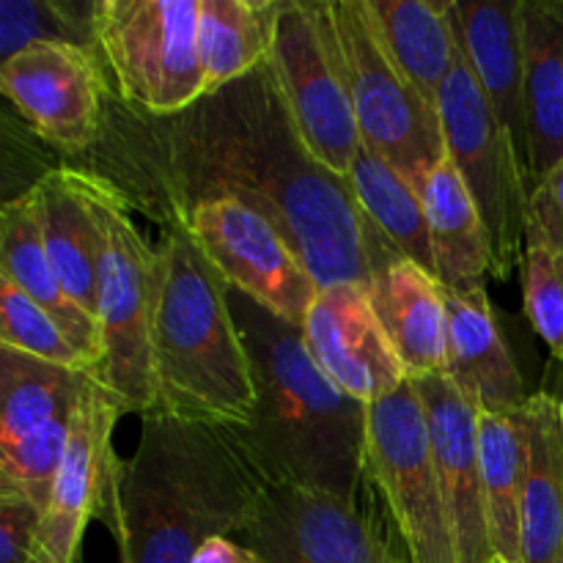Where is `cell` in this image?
Returning <instances> with one entry per match:
<instances>
[{
  "mask_svg": "<svg viewBox=\"0 0 563 563\" xmlns=\"http://www.w3.org/2000/svg\"><path fill=\"white\" fill-rule=\"evenodd\" d=\"M159 146L174 207L245 203L286 236L319 289L366 286L401 258L368 229L350 181L308 152L267 64L165 119Z\"/></svg>",
  "mask_w": 563,
  "mask_h": 563,
  "instance_id": "1",
  "label": "cell"
},
{
  "mask_svg": "<svg viewBox=\"0 0 563 563\" xmlns=\"http://www.w3.org/2000/svg\"><path fill=\"white\" fill-rule=\"evenodd\" d=\"M267 489L234 429L146 412L99 517L121 563H190L207 539L236 537Z\"/></svg>",
  "mask_w": 563,
  "mask_h": 563,
  "instance_id": "2",
  "label": "cell"
},
{
  "mask_svg": "<svg viewBox=\"0 0 563 563\" xmlns=\"http://www.w3.org/2000/svg\"><path fill=\"white\" fill-rule=\"evenodd\" d=\"M256 383V410L234 429L269 489L357 500L368 484V405L313 363L302 330L229 289Z\"/></svg>",
  "mask_w": 563,
  "mask_h": 563,
  "instance_id": "3",
  "label": "cell"
},
{
  "mask_svg": "<svg viewBox=\"0 0 563 563\" xmlns=\"http://www.w3.org/2000/svg\"><path fill=\"white\" fill-rule=\"evenodd\" d=\"M152 372V412L229 429L251 423L256 383L229 286L176 218L157 245Z\"/></svg>",
  "mask_w": 563,
  "mask_h": 563,
  "instance_id": "4",
  "label": "cell"
},
{
  "mask_svg": "<svg viewBox=\"0 0 563 563\" xmlns=\"http://www.w3.org/2000/svg\"><path fill=\"white\" fill-rule=\"evenodd\" d=\"M99 247L97 322L104 357L93 377L119 399L121 410L146 416L154 410L152 324L157 297V247L132 220L126 196L102 176L91 174Z\"/></svg>",
  "mask_w": 563,
  "mask_h": 563,
  "instance_id": "5",
  "label": "cell"
},
{
  "mask_svg": "<svg viewBox=\"0 0 563 563\" xmlns=\"http://www.w3.org/2000/svg\"><path fill=\"white\" fill-rule=\"evenodd\" d=\"M201 0H97L93 42L130 108L174 119L207 97Z\"/></svg>",
  "mask_w": 563,
  "mask_h": 563,
  "instance_id": "6",
  "label": "cell"
},
{
  "mask_svg": "<svg viewBox=\"0 0 563 563\" xmlns=\"http://www.w3.org/2000/svg\"><path fill=\"white\" fill-rule=\"evenodd\" d=\"M328 11L361 143L423 190L445 157L440 110L394 64L366 0H328Z\"/></svg>",
  "mask_w": 563,
  "mask_h": 563,
  "instance_id": "7",
  "label": "cell"
},
{
  "mask_svg": "<svg viewBox=\"0 0 563 563\" xmlns=\"http://www.w3.org/2000/svg\"><path fill=\"white\" fill-rule=\"evenodd\" d=\"M460 38V33H456ZM440 124L445 154L465 179L493 251L495 278H509L526 253L531 181L509 132L495 115L471 69L465 47L456 49L454 69L440 91Z\"/></svg>",
  "mask_w": 563,
  "mask_h": 563,
  "instance_id": "8",
  "label": "cell"
},
{
  "mask_svg": "<svg viewBox=\"0 0 563 563\" xmlns=\"http://www.w3.org/2000/svg\"><path fill=\"white\" fill-rule=\"evenodd\" d=\"M267 69L308 152L346 179L363 143L328 0H280Z\"/></svg>",
  "mask_w": 563,
  "mask_h": 563,
  "instance_id": "9",
  "label": "cell"
},
{
  "mask_svg": "<svg viewBox=\"0 0 563 563\" xmlns=\"http://www.w3.org/2000/svg\"><path fill=\"white\" fill-rule=\"evenodd\" d=\"M366 471L410 563H462L412 383L368 407Z\"/></svg>",
  "mask_w": 563,
  "mask_h": 563,
  "instance_id": "10",
  "label": "cell"
},
{
  "mask_svg": "<svg viewBox=\"0 0 563 563\" xmlns=\"http://www.w3.org/2000/svg\"><path fill=\"white\" fill-rule=\"evenodd\" d=\"M234 539L264 563H410L372 478L357 500L267 489Z\"/></svg>",
  "mask_w": 563,
  "mask_h": 563,
  "instance_id": "11",
  "label": "cell"
},
{
  "mask_svg": "<svg viewBox=\"0 0 563 563\" xmlns=\"http://www.w3.org/2000/svg\"><path fill=\"white\" fill-rule=\"evenodd\" d=\"M174 218L185 225L229 289L295 328L306 324L319 284L267 218L234 198L179 203L174 207Z\"/></svg>",
  "mask_w": 563,
  "mask_h": 563,
  "instance_id": "12",
  "label": "cell"
},
{
  "mask_svg": "<svg viewBox=\"0 0 563 563\" xmlns=\"http://www.w3.org/2000/svg\"><path fill=\"white\" fill-rule=\"evenodd\" d=\"M0 88L20 119L53 146L80 152L102 132L104 77L93 49L31 44L0 64Z\"/></svg>",
  "mask_w": 563,
  "mask_h": 563,
  "instance_id": "13",
  "label": "cell"
},
{
  "mask_svg": "<svg viewBox=\"0 0 563 563\" xmlns=\"http://www.w3.org/2000/svg\"><path fill=\"white\" fill-rule=\"evenodd\" d=\"M121 416L119 399L88 372L77 396L53 500L42 520V544L53 563H80L82 533L93 517L102 515L110 478L119 465L113 429Z\"/></svg>",
  "mask_w": 563,
  "mask_h": 563,
  "instance_id": "14",
  "label": "cell"
},
{
  "mask_svg": "<svg viewBox=\"0 0 563 563\" xmlns=\"http://www.w3.org/2000/svg\"><path fill=\"white\" fill-rule=\"evenodd\" d=\"M300 330L313 363L350 399L372 407L410 383L368 302L366 286L319 289Z\"/></svg>",
  "mask_w": 563,
  "mask_h": 563,
  "instance_id": "15",
  "label": "cell"
},
{
  "mask_svg": "<svg viewBox=\"0 0 563 563\" xmlns=\"http://www.w3.org/2000/svg\"><path fill=\"white\" fill-rule=\"evenodd\" d=\"M412 385H416L423 401V412H427L434 471H438L445 509H449L451 526H454L460 561L495 563L487 504H484L482 451H478L482 410L445 374L418 379Z\"/></svg>",
  "mask_w": 563,
  "mask_h": 563,
  "instance_id": "16",
  "label": "cell"
},
{
  "mask_svg": "<svg viewBox=\"0 0 563 563\" xmlns=\"http://www.w3.org/2000/svg\"><path fill=\"white\" fill-rule=\"evenodd\" d=\"M451 14L473 75L504 130L509 132L517 157L531 181L522 0H451Z\"/></svg>",
  "mask_w": 563,
  "mask_h": 563,
  "instance_id": "17",
  "label": "cell"
},
{
  "mask_svg": "<svg viewBox=\"0 0 563 563\" xmlns=\"http://www.w3.org/2000/svg\"><path fill=\"white\" fill-rule=\"evenodd\" d=\"M366 295L410 383L445 374L449 368L445 286L418 264L396 258L368 278Z\"/></svg>",
  "mask_w": 563,
  "mask_h": 563,
  "instance_id": "18",
  "label": "cell"
},
{
  "mask_svg": "<svg viewBox=\"0 0 563 563\" xmlns=\"http://www.w3.org/2000/svg\"><path fill=\"white\" fill-rule=\"evenodd\" d=\"M31 192L55 278L88 317L97 319L102 231L91 201V174L75 168L47 170Z\"/></svg>",
  "mask_w": 563,
  "mask_h": 563,
  "instance_id": "19",
  "label": "cell"
},
{
  "mask_svg": "<svg viewBox=\"0 0 563 563\" xmlns=\"http://www.w3.org/2000/svg\"><path fill=\"white\" fill-rule=\"evenodd\" d=\"M449 295V368L445 377L489 416H511L531 396L495 322L484 286Z\"/></svg>",
  "mask_w": 563,
  "mask_h": 563,
  "instance_id": "20",
  "label": "cell"
},
{
  "mask_svg": "<svg viewBox=\"0 0 563 563\" xmlns=\"http://www.w3.org/2000/svg\"><path fill=\"white\" fill-rule=\"evenodd\" d=\"M0 275L9 278L20 291H25L42 311H47L58 322L66 339L86 357L93 372L102 366V330H99L97 319L88 317L66 295L49 267L31 187L16 198H9L0 209Z\"/></svg>",
  "mask_w": 563,
  "mask_h": 563,
  "instance_id": "21",
  "label": "cell"
},
{
  "mask_svg": "<svg viewBox=\"0 0 563 563\" xmlns=\"http://www.w3.org/2000/svg\"><path fill=\"white\" fill-rule=\"evenodd\" d=\"M526 429L520 544L522 563H559L563 553V405L533 394L520 410Z\"/></svg>",
  "mask_w": 563,
  "mask_h": 563,
  "instance_id": "22",
  "label": "cell"
},
{
  "mask_svg": "<svg viewBox=\"0 0 563 563\" xmlns=\"http://www.w3.org/2000/svg\"><path fill=\"white\" fill-rule=\"evenodd\" d=\"M531 187L563 163V0H522Z\"/></svg>",
  "mask_w": 563,
  "mask_h": 563,
  "instance_id": "23",
  "label": "cell"
},
{
  "mask_svg": "<svg viewBox=\"0 0 563 563\" xmlns=\"http://www.w3.org/2000/svg\"><path fill=\"white\" fill-rule=\"evenodd\" d=\"M421 198L440 284L445 289L465 291L487 284L489 275L495 278L493 251L482 214L449 154L434 165Z\"/></svg>",
  "mask_w": 563,
  "mask_h": 563,
  "instance_id": "24",
  "label": "cell"
},
{
  "mask_svg": "<svg viewBox=\"0 0 563 563\" xmlns=\"http://www.w3.org/2000/svg\"><path fill=\"white\" fill-rule=\"evenodd\" d=\"M372 20L401 75L429 104L438 108L440 91L454 69L456 38L451 0H366Z\"/></svg>",
  "mask_w": 563,
  "mask_h": 563,
  "instance_id": "25",
  "label": "cell"
},
{
  "mask_svg": "<svg viewBox=\"0 0 563 563\" xmlns=\"http://www.w3.org/2000/svg\"><path fill=\"white\" fill-rule=\"evenodd\" d=\"M346 181H350V190L368 229L396 256L418 264L438 278L421 190L394 165L385 163L379 154L368 152L366 146H361V154H357Z\"/></svg>",
  "mask_w": 563,
  "mask_h": 563,
  "instance_id": "26",
  "label": "cell"
},
{
  "mask_svg": "<svg viewBox=\"0 0 563 563\" xmlns=\"http://www.w3.org/2000/svg\"><path fill=\"white\" fill-rule=\"evenodd\" d=\"M280 0H201V64L207 93L262 69L269 58Z\"/></svg>",
  "mask_w": 563,
  "mask_h": 563,
  "instance_id": "27",
  "label": "cell"
},
{
  "mask_svg": "<svg viewBox=\"0 0 563 563\" xmlns=\"http://www.w3.org/2000/svg\"><path fill=\"white\" fill-rule=\"evenodd\" d=\"M484 504L495 563H522L520 511L526 478V429L520 410L511 416L482 412L478 421Z\"/></svg>",
  "mask_w": 563,
  "mask_h": 563,
  "instance_id": "28",
  "label": "cell"
},
{
  "mask_svg": "<svg viewBox=\"0 0 563 563\" xmlns=\"http://www.w3.org/2000/svg\"><path fill=\"white\" fill-rule=\"evenodd\" d=\"M86 374L0 346V449L75 405Z\"/></svg>",
  "mask_w": 563,
  "mask_h": 563,
  "instance_id": "29",
  "label": "cell"
},
{
  "mask_svg": "<svg viewBox=\"0 0 563 563\" xmlns=\"http://www.w3.org/2000/svg\"><path fill=\"white\" fill-rule=\"evenodd\" d=\"M77 44L97 53L93 3L58 0H3L0 3V60L14 58L31 44Z\"/></svg>",
  "mask_w": 563,
  "mask_h": 563,
  "instance_id": "30",
  "label": "cell"
},
{
  "mask_svg": "<svg viewBox=\"0 0 563 563\" xmlns=\"http://www.w3.org/2000/svg\"><path fill=\"white\" fill-rule=\"evenodd\" d=\"M75 405L66 407L64 412H58L53 421L38 427L36 432L16 440L14 445L0 449V487L20 493L42 515H47L49 500H53L55 478H58L66 443H69Z\"/></svg>",
  "mask_w": 563,
  "mask_h": 563,
  "instance_id": "31",
  "label": "cell"
},
{
  "mask_svg": "<svg viewBox=\"0 0 563 563\" xmlns=\"http://www.w3.org/2000/svg\"><path fill=\"white\" fill-rule=\"evenodd\" d=\"M0 346L71 372H93L64 330L25 291L0 275Z\"/></svg>",
  "mask_w": 563,
  "mask_h": 563,
  "instance_id": "32",
  "label": "cell"
},
{
  "mask_svg": "<svg viewBox=\"0 0 563 563\" xmlns=\"http://www.w3.org/2000/svg\"><path fill=\"white\" fill-rule=\"evenodd\" d=\"M520 267L528 319L555 361L563 363V253L526 245Z\"/></svg>",
  "mask_w": 563,
  "mask_h": 563,
  "instance_id": "33",
  "label": "cell"
},
{
  "mask_svg": "<svg viewBox=\"0 0 563 563\" xmlns=\"http://www.w3.org/2000/svg\"><path fill=\"white\" fill-rule=\"evenodd\" d=\"M44 515L9 487H0V563H53L42 544Z\"/></svg>",
  "mask_w": 563,
  "mask_h": 563,
  "instance_id": "34",
  "label": "cell"
},
{
  "mask_svg": "<svg viewBox=\"0 0 563 563\" xmlns=\"http://www.w3.org/2000/svg\"><path fill=\"white\" fill-rule=\"evenodd\" d=\"M526 245H544L563 253V163L531 190Z\"/></svg>",
  "mask_w": 563,
  "mask_h": 563,
  "instance_id": "35",
  "label": "cell"
},
{
  "mask_svg": "<svg viewBox=\"0 0 563 563\" xmlns=\"http://www.w3.org/2000/svg\"><path fill=\"white\" fill-rule=\"evenodd\" d=\"M190 563H264V561L258 559L251 548H245L240 539L214 537V539H207V542L192 553Z\"/></svg>",
  "mask_w": 563,
  "mask_h": 563,
  "instance_id": "36",
  "label": "cell"
},
{
  "mask_svg": "<svg viewBox=\"0 0 563 563\" xmlns=\"http://www.w3.org/2000/svg\"><path fill=\"white\" fill-rule=\"evenodd\" d=\"M559 563H563V553H561V559H559Z\"/></svg>",
  "mask_w": 563,
  "mask_h": 563,
  "instance_id": "37",
  "label": "cell"
},
{
  "mask_svg": "<svg viewBox=\"0 0 563 563\" xmlns=\"http://www.w3.org/2000/svg\"><path fill=\"white\" fill-rule=\"evenodd\" d=\"M559 399H561V405H563V396H559Z\"/></svg>",
  "mask_w": 563,
  "mask_h": 563,
  "instance_id": "38",
  "label": "cell"
}]
</instances>
